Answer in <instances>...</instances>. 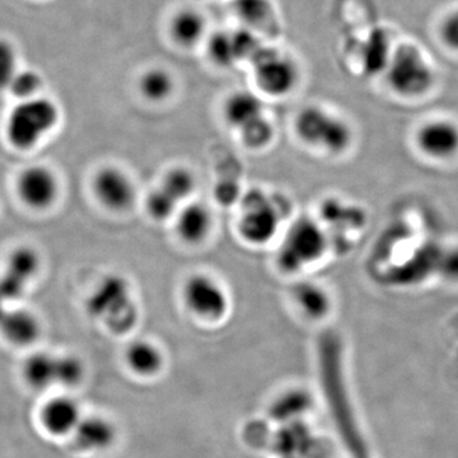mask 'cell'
Here are the masks:
<instances>
[{
  "label": "cell",
  "instance_id": "22",
  "mask_svg": "<svg viewBox=\"0 0 458 458\" xmlns=\"http://www.w3.org/2000/svg\"><path fill=\"white\" fill-rule=\"evenodd\" d=\"M174 75L162 68L148 69L140 75L138 83L140 95L153 104H162L170 99L174 96Z\"/></svg>",
  "mask_w": 458,
  "mask_h": 458
},
{
  "label": "cell",
  "instance_id": "6",
  "mask_svg": "<svg viewBox=\"0 0 458 458\" xmlns=\"http://www.w3.org/2000/svg\"><path fill=\"white\" fill-rule=\"evenodd\" d=\"M294 129L304 144L328 155H343L352 143V126L336 114L316 105L300 111Z\"/></svg>",
  "mask_w": 458,
  "mask_h": 458
},
{
  "label": "cell",
  "instance_id": "5",
  "mask_svg": "<svg viewBox=\"0 0 458 458\" xmlns=\"http://www.w3.org/2000/svg\"><path fill=\"white\" fill-rule=\"evenodd\" d=\"M87 307L93 318L102 319L114 333L131 330L138 319L131 283L119 274H111L99 282Z\"/></svg>",
  "mask_w": 458,
  "mask_h": 458
},
{
  "label": "cell",
  "instance_id": "27",
  "mask_svg": "<svg viewBox=\"0 0 458 458\" xmlns=\"http://www.w3.org/2000/svg\"><path fill=\"white\" fill-rule=\"evenodd\" d=\"M86 376V367L77 355H56V385L66 388L78 387Z\"/></svg>",
  "mask_w": 458,
  "mask_h": 458
},
{
  "label": "cell",
  "instance_id": "18",
  "mask_svg": "<svg viewBox=\"0 0 458 458\" xmlns=\"http://www.w3.org/2000/svg\"><path fill=\"white\" fill-rule=\"evenodd\" d=\"M294 302L306 318L322 319L331 311V297L324 286L310 280L295 284L293 288Z\"/></svg>",
  "mask_w": 458,
  "mask_h": 458
},
{
  "label": "cell",
  "instance_id": "16",
  "mask_svg": "<svg viewBox=\"0 0 458 458\" xmlns=\"http://www.w3.org/2000/svg\"><path fill=\"white\" fill-rule=\"evenodd\" d=\"M72 437L81 451L96 454L107 450L114 445L116 428L106 418L89 415L82 418Z\"/></svg>",
  "mask_w": 458,
  "mask_h": 458
},
{
  "label": "cell",
  "instance_id": "13",
  "mask_svg": "<svg viewBox=\"0 0 458 458\" xmlns=\"http://www.w3.org/2000/svg\"><path fill=\"white\" fill-rule=\"evenodd\" d=\"M82 418L80 403L68 394L51 397L40 410L42 429L56 438L72 436Z\"/></svg>",
  "mask_w": 458,
  "mask_h": 458
},
{
  "label": "cell",
  "instance_id": "2",
  "mask_svg": "<svg viewBox=\"0 0 458 458\" xmlns=\"http://www.w3.org/2000/svg\"><path fill=\"white\" fill-rule=\"evenodd\" d=\"M60 122L59 106L53 99L38 96L18 101L9 111L4 123V137L18 152H30L55 131Z\"/></svg>",
  "mask_w": 458,
  "mask_h": 458
},
{
  "label": "cell",
  "instance_id": "32",
  "mask_svg": "<svg viewBox=\"0 0 458 458\" xmlns=\"http://www.w3.org/2000/svg\"><path fill=\"white\" fill-rule=\"evenodd\" d=\"M437 271L442 278L457 282L458 280V247L457 249L445 250L439 256Z\"/></svg>",
  "mask_w": 458,
  "mask_h": 458
},
{
  "label": "cell",
  "instance_id": "8",
  "mask_svg": "<svg viewBox=\"0 0 458 458\" xmlns=\"http://www.w3.org/2000/svg\"><path fill=\"white\" fill-rule=\"evenodd\" d=\"M18 200L32 212H47L55 207L62 194V182L56 172L45 165H32L18 174L16 183Z\"/></svg>",
  "mask_w": 458,
  "mask_h": 458
},
{
  "label": "cell",
  "instance_id": "12",
  "mask_svg": "<svg viewBox=\"0 0 458 458\" xmlns=\"http://www.w3.org/2000/svg\"><path fill=\"white\" fill-rule=\"evenodd\" d=\"M417 146L424 155L445 161L458 155V125L451 120H432L419 128Z\"/></svg>",
  "mask_w": 458,
  "mask_h": 458
},
{
  "label": "cell",
  "instance_id": "29",
  "mask_svg": "<svg viewBox=\"0 0 458 458\" xmlns=\"http://www.w3.org/2000/svg\"><path fill=\"white\" fill-rule=\"evenodd\" d=\"M311 436L302 426L286 428L279 436V451L285 457L300 458L306 454L307 447H310Z\"/></svg>",
  "mask_w": 458,
  "mask_h": 458
},
{
  "label": "cell",
  "instance_id": "20",
  "mask_svg": "<svg viewBox=\"0 0 458 458\" xmlns=\"http://www.w3.org/2000/svg\"><path fill=\"white\" fill-rule=\"evenodd\" d=\"M207 31L205 18L194 9H182L172 17L170 33L172 40L181 47L198 44Z\"/></svg>",
  "mask_w": 458,
  "mask_h": 458
},
{
  "label": "cell",
  "instance_id": "25",
  "mask_svg": "<svg viewBox=\"0 0 458 458\" xmlns=\"http://www.w3.org/2000/svg\"><path fill=\"white\" fill-rule=\"evenodd\" d=\"M7 265L8 276L26 285L29 280L38 276L40 269V258L32 249L20 247L9 255Z\"/></svg>",
  "mask_w": 458,
  "mask_h": 458
},
{
  "label": "cell",
  "instance_id": "15",
  "mask_svg": "<svg viewBox=\"0 0 458 458\" xmlns=\"http://www.w3.org/2000/svg\"><path fill=\"white\" fill-rule=\"evenodd\" d=\"M264 102L249 90H240L229 96L225 104V119L240 134L250 126L267 119Z\"/></svg>",
  "mask_w": 458,
  "mask_h": 458
},
{
  "label": "cell",
  "instance_id": "30",
  "mask_svg": "<svg viewBox=\"0 0 458 458\" xmlns=\"http://www.w3.org/2000/svg\"><path fill=\"white\" fill-rule=\"evenodd\" d=\"M20 69L16 47L7 38H0V90H8Z\"/></svg>",
  "mask_w": 458,
  "mask_h": 458
},
{
  "label": "cell",
  "instance_id": "23",
  "mask_svg": "<svg viewBox=\"0 0 458 458\" xmlns=\"http://www.w3.org/2000/svg\"><path fill=\"white\" fill-rule=\"evenodd\" d=\"M159 186L177 203L183 205L188 203L189 199L194 194L195 189H197V180H195L194 174L188 168L176 165L165 172Z\"/></svg>",
  "mask_w": 458,
  "mask_h": 458
},
{
  "label": "cell",
  "instance_id": "31",
  "mask_svg": "<svg viewBox=\"0 0 458 458\" xmlns=\"http://www.w3.org/2000/svg\"><path fill=\"white\" fill-rule=\"evenodd\" d=\"M439 36L448 49L458 53V9H454L443 18L439 26Z\"/></svg>",
  "mask_w": 458,
  "mask_h": 458
},
{
  "label": "cell",
  "instance_id": "1",
  "mask_svg": "<svg viewBox=\"0 0 458 458\" xmlns=\"http://www.w3.org/2000/svg\"><path fill=\"white\" fill-rule=\"evenodd\" d=\"M318 369L328 411L349 458H372L352 408L343 369V346L335 334L327 333L318 343Z\"/></svg>",
  "mask_w": 458,
  "mask_h": 458
},
{
  "label": "cell",
  "instance_id": "17",
  "mask_svg": "<svg viewBox=\"0 0 458 458\" xmlns=\"http://www.w3.org/2000/svg\"><path fill=\"white\" fill-rule=\"evenodd\" d=\"M0 333L12 345L30 346L41 336V322L27 310H7L0 318Z\"/></svg>",
  "mask_w": 458,
  "mask_h": 458
},
{
  "label": "cell",
  "instance_id": "9",
  "mask_svg": "<svg viewBox=\"0 0 458 458\" xmlns=\"http://www.w3.org/2000/svg\"><path fill=\"white\" fill-rule=\"evenodd\" d=\"M182 298L189 311L207 321H218L227 315L229 298L225 286L208 274H194L186 279Z\"/></svg>",
  "mask_w": 458,
  "mask_h": 458
},
{
  "label": "cell",
  "instance_id": "4",
  "mask_svg": "<svg viewBox=\"0 0 458 458\" xmlns=\"http://www.w3.org/2000/svg\"><path fill=\"white\" fill-rule=\"evenodd\" d=\"M327 247V228L310 216H301L286 229L276 264L286 274L301 273L321 260Z\"/></svg>",
  "mask_w": 458,
  "mask_h": 458
},
{
  "label": "cell",
  "instance_id": "7",
  "mask_svg": "<svg viewBox=\"0 0 458 458\" xmlns=\"http://www.w3.org/2000/svg\"><path fill=\"white\" fill-rule=\"evenodd\" d=\"M388 86L401 98H420L432 89L436 75L429 60L417 45L403 42L394 47L385 71Z\"/></svg>",
  "mask_w": 458,
  "mask_h": 458
},
{
  "label": "cell",
  "instance_id": "24",
  "mask_svg": "<svg viewBox=\"0 0 458 458\" xmlns=\"http://www.w3.org/2000/svg\"><path fill=\"white\" fill-rule=\"evenodd\" d=\"M311 408V399L302 391H291L280 396L271 409V414L276 420L283 423H292L297 419L302 418L304 412Z\"/></svg>",
  "mask_w": 458,
  "mask_h": 458
},
{
  "label": "cell",
  "instance_id": "10",
  "mask_svg": "<svg viewBox=\"0 0 458 458\" xmlns=\"http://www.w3.org/2000/svg\"><path fill=\"white\" fill-rule=\"evenodd\" d=\"M92 192L102 208L111 213L128 212L137 200L134 181L117 165H104L93 174Z\"/></svg>",
  "mask_w": 458,
  "mask_h": 458
},
{
  "label": "cell",
  "instance_id": "33",
  "mask_svg": "<svg viewBox=\"0 0 458 458\" xmlns=\"http://www.w3.org/2000/svg\"><path fill=\"white\" fill-rule=\"evenodd\" d=\"M284 458H291V457H284Z\"/></svg>",
  "mask_w": 458,
  "mask_h": 458
},
{
  "label": "cell",
  "instance_id": "19",
  "mask_svg": "<svg viewBox=\"0 0 458 458\" xmlns=\"http://www.w3.org/2000/svg\"><path fill=\"white\" fill-rule=\"evenodd\" d=\"M22 375L32 390H47L56 385V355L47 352H32L23 363Z\"/></svg>",
  "mask_w": 458,
  "mask_h": 458
},
{
  "label": "cell",
  "instance_id": "11",
  "mask_svg": "<svg viewBox=\"0 0 458 458\" xmlns=\"http://www.w3.org/2000/svg\"><path fill=\"white\" fill-rule=\"evenodd\" d=\"M254 74L259 89L273 98L289 95L298 82L294 63L276 53L260 57L256 62Z\"/></svg>",
  "mask_w": 458,
  "mask_h": 458
},
{
  "label": "cell",
  "instance_id": "26",
  "mask_svg": "<svg viewBox=\"0 0 458 458\" xmlns=\"http://www.w3.org/2000/svg\"><path fill=\"white\" fill-rule=\"evenodd\" d=\"M182 205L177 203L161 186H157L148 194L146 209L148 216L156 222H165L174 218Z\"/></svg>",
  "mask_w": 458,
  "mask_h": 458
},
{
  "label": "cell",
  "instance_id": "21",
  "mask_svg": "<svg viewBox=\"0 0 458 458\" xmlns=\"http://www.w3.org/2000/svg\"><path fill=\"white\" fill-rule=\"evenodd\" d=\"M125 360L132 372L148 377L159 372L164 364V355L155 344L138 340L126 349Z\"/></svg>",
  "mask_w": 458,
  "mask_h": 458
},
{
  "label": "cell",
  "instance_id": "28",
  "mask_svg": "<svg viewBox=\"0 0 458 458\" xmlns=\"http://www.w3.org/2000/svg\"><path fill=\"white\" fill-rule=\"evenodd\" d=\"M44 81L40 73L32 69H20L9 86V92L18 99L25 101L40 96Z\"/></svg>",
  "mask_w": 458,
  "mask_h": 458
},
{
  "label": "cell",
  "instance_id": "14",
  "mask_svg": "<svg viewBox=\"0 0 458 458\" xmlns=\"http://www.w3.org/2000/svg\"><path fill=\"white\" fill-rule=\"evenodd\" d=\"M176 219V231L181 241L188 245H200L213 229V214L209 207L200 201L183 204Z\"/></svg>",
  "mask_w": 458,
  "mask_h": 458
},
{
  "label": "cell",
  "instance_id": "3",
  "mask_svg": "<svg viewBox=\"0 0 458 458\" xmlns=\"http://www.w3.org/2000/svg\"><path fill=\"white\" fill-rule=\"evenodd\" d=\"M240 236L252 246H265L278 234L289 208L284 199L261 189H252L240 201Z\"/></svg>",
  "mask_w": 458,
  "mask_h": 458
}]
</instances>
